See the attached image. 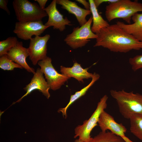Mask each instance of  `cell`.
<instances>
[{
    "instance_id": "obj_1",
    "label": "cell",
    "mask_w": 142,
    "mask_h": 142,
    "mask_svg": "<svg viewBox=\"0 0 142 142\" xmlns=\"http://www.w3.org/2000/svg\"><path fill=\"white\" fill-rule=\"evenodd\" d=\"M96 34L94 47L101 46L111 52L123 53L142 49V42L127 33L116 23L102 29Z\"/></svg>"
},
{
    "instance_id": "obj_2",
    "label": "cell",
    "mask_w": 142,
    "mask_h": 142,
    "mask_svg": "<svg viewBox=\"0 0 142 142\" xmlns=\"http://www.w3.org/2000/svg\"><path fill=\"white\" fill-rule=\"evenodd\" d=\"M110 93L116 100L119 112L125 118L129 119L135 113L142 114V95L124 90H111Z\"/></svg>"
},
{
    "instance_id": "obj_3",
    "label": "cell",
    "mask_w": 142,
    "mask_h": 142,
    "mask_svg": "<svg viewBox=\"0 0 142 142\" xmlns=\"http://www.w3.org/2000/svg\"><path fill=\"white\" fill-rule=\"evenodd\" d=\"M140 12H142V3L138 1L118 0L106 6L105 14L109 22L115 19L121 18L130 24L132 17Z\"/></svg>"
},
{
    "instance_id": "obj_4",
    "label": "cell",
    "mask_w": 142,
    "mask_h": 142,
    "mask_svg": "<svg viewBox=\"0 0 142 142\" xmlns=\"http://www.w3.org/2000/svg\"><path fill=\"white\" fill-rule=\"evenodd\" d=\"M16 18L18 22L38 21L48 15L36 3L28 0H14L12 3Z\"/></svg>"
},
{
    "instance_id": "obj_5",
    "label": "cell",
    "mask_w": 142,
    "mask_h": 142,
    "mask_svg": "<svg viewBox=\"0 0 142 142\" xmlns=\"http://www.w3.org/2000/svg\"><path fill=\"white\" fill-rule=\"evenodd\" d=\"M108 96L104 95L98 102L97 108L90 117L85 120L81 125L77 126L75 129L74 138L78 139L85 142H89L92 137L90 133L93 128L97 125V123L101 113L107 106Z\"/></svg>"
},
{
    "instance_id": "obj_6",
    "label": "cell",
    "mask_w": 142,
    "mask_h": 142,
    "mask_svg": "<svg viewBox=\"0 0 142 142\" xmlns=\"http://www.w3.org/2000/svg\"><path fill=\"white\" fill-rule=\"evenodd\" d=\"M92 21L91 16L84 24L80 27H74L72 33L67 35L64 41L72 48L76 49L84 46L90 39H96L97 35L93 33L91 29Z\"/></svg>"
},
{
    "instance_id": "obj_7",
    "label": "cell",
    "mask_w": 142,
    "mask_h": 142,
    "mask_svg": "<svg viewBox=\"0 0 142 142\" xmlns=\"http://www.w3.org/2000/svg\"><path fill=\"white\" fill-rule=\"evenodd\" d=\"M38 64L45 75L48 84L50 88L53 90L60 88L70 78L65 75L59 73L55 70L52 64V59L50 57H47L45 59L39 61Z\"/></svg>"
},
{
    "instance_id": "obj_8",
    "label": "cell",
    "mask_w": 142,
    "mask_h": 142,
    "mask_svg": "<svg viewBox=\"0 0 142 142\" xmlns=\"http://www.w3.org/2000/svg\"><path fill=\"white\" fill-rule=\"evenodd\" d=\"M48 28L42 20L16 23L13 32L17 37L25 40H30L33 36H40Z\"/></svg>"
},
{
    "instance_id": "obj_9",
    "label": "cell",
    "mask_w": 142,
    "mask_h": 142,
    "mask_svg": "<svg viewBox=\"0 0 142 142\" xmlns=\"http://www.w3.org/2000/svg\"><path fill=\"white\" fill-rule=\"evenodd\" d=\"M50 37L49 34H47L42 37L35 36L30 40L28 49L29 58L33 65H36L39 61L48 57L47 55V43Z\"/></svg>"
},
{
    "instance_id": "obj_10",
    "label": "cell",
    "mask_w": 142,
    "mask_h": 142,
    "mask_svg": "<svg viewBox=\"0 0 142 142\" xmlns=\"http://www.w3.org/2000/svg\"><path fill=\"white\" fill-rule=\"evenodd\" d=\"M98 123L102 131L109 130L120 136L126 142H133L125 135L127 131L126 127L122 124L117 123L112 116L104 110L101 114Z\"/></svg>"
},
{
    "instance_id": "obj_11",
    "label": "cell",
    "mask_w": 142,
    "mask_h": 142,
    "mask_svg": "<svg viewBox=\"0 0 142 142\" xmlns=\"http://www.w3.org/2000/svg\"><path fill=\"white\" fill-rule=\"evenodd\" d=\"M56 0H53L43 10L48 16L47 22L44 24L48 27L52 26L54 29L61 32L65 29L66 25H71V22L66 17L64 18L57 8Z\"/></svg>"
},
{
    "instance_id": "obj_12",
    "label": "cell",
    "mask_w": 142,
    "mask_h": 142,
    "mask_svg": "<svg viewBox=\"0 0 142 142\" xmlns=\"http://www.w3.org/2000/svg\"><path fill=\"white\" fill-rule=\"evenodd\" d=\"M43 74V73L40 68H38L34 74L30 82L23 88L26 92V93L17 101L13 103V104L20 102L23 98L35 90H38L42 92L47 99H49L50 97L49 92L50 88L47 82L45 80Z\"/></svg>"
},
{
    "instance_id": "obj_13",
    "label": "cell",
    "mask_w": 142,
    "mask_h": 142,
    "mask_svg": "<svg viewBox=\"0 0 142 142\" xmlns=\"http://www.w3.org/2000/svg\"><path fill=\"white\" fill-rule=\"evenodd\" d=\"M7 55L11 60L21 66L28 72L36 73L34 69L30 67L26 61L27 58L29 54L28 48L23 46L22 42L18 41L16 45L7 53Z\"/></svg>"
},
{
    "instance_id": "obj_14",
    "label": "cell",
    "mask_w": 142,
    "mask_h": 142,
    "mask_svg": "<svg viewBox=\"0 0 142 142\" xmlns=\"http://www.w3.org/2000/svg\"><path fill=\"white\" fill-rule=\"evenodd\" d=\"M57 4L67 11L69 13L74 14L81 26L87 22V16L91 13L90 10L84 9L79 6L75 2L69 0H56Z\"/></svg>"
},
{
    "instance_id": "obj_15",
    "label": "cell",
    "mask_w": 142,
    "mask_h": 142,
    "mask_svg": "<svg viewBox=\"0 0 142 142\" xmlns=\"http://www.w3.org/2000/svg\"><path fill=\"white\" fill-rule=\"evenodd\" d=\"M133 23L126 24L117 21L116 23L127 33L138 40L142 42V13H136L132 17Z\"/></svg>"
},
{
    "instance_id": "obj_16",
    "label": "cell",
    "mask_w": 142,
    "mask_h": 142,
    "mask_svg": "<svg viewBox=\"0 0 142 142\" xmlns=\"http://www.w3.org/2000/svg\"><path fill=\"white\" fill-rule=\"evenodd\" d=\"M88 68H83L80 64L75 62L71 67H66L61 66L60 72L62 74L69 78L73 77L79 82H83L84 79L92 78L94 75V74L88 72Z\"/></svg>"
},
{
    "instance_id": "obj_17",
    "label": "cell",
    "mask_w": 142,
    "mask_h": 142,
    "mask_svg": "<svg viewBox=\"0 0 142 142\" xmlns=\"http://www.w3.org/2000/svg\"><path fill=\"white\" fill-rule=\"evenodd\" d=\"M89 2L90 4V10L92 14L93 22L91 29L93 33L97 34L101 29L108 27L110 24L99 13L94 0H89Z\"/></svg>"
},
{
    "instance_id": "obj_18",
    "label": "cell",
    "mask_w": 142,
    "mask_h": 142,
    "mask_svg": "<svg viewBox=\"0 0 142 142\" xmlns=\"http://www.w3.org/2000/svg\"><path fill=\"white\" fill-rule=\"evenodd\" d=\"M100 76L98 74L94 73V75L92 78L90 82L87 86L85 87L79 91L76 92L75 93L70 96L69 101L67 105L64 108H61L58 110V112L62 113L63 117L65 118L67 117V111L69 106L74 102L84 95L88 89L94 83L98 80Z\"/></svg>"
},
{
    "instance_id": "obj_19",
    "label": "cell",
    "mask_w": 142,
    "mask_h": 142,
    "mask_svg": "<svg viewBox=\"0 0 142 142\" xmlns=\"http://www.w3.org/2000/svg\"><path fill=\"white\" fill-rule=\"evenodd\" d=\"M129 119L131 132L142 141V114H134Z\"/></svg>"
},
{
    "instance_id": "obj_20",
    "label": "cell",
    "mask_w": 142,
    "mask_h": 142,
    "mask_svg": "<svg viewBox=\"0 0 142 142\" xmlns=\"http://www.w3.org/2000/svg\"><path fill=\"white\" fill-rule=\"evenodd\" d=\"M89 142H126L120 136L111 132L101 131Z\"/></svg>"
},
{
    "instance_id": "obj_21",
    "label": "cell",
    "mask_w": 142,
    "mask_h": 142,
    "mask_svg": "<svg viewBox=\"0 0 142 142\" xmlns=\"http://www.w3.org/2000/svg\"><path fill=\"white\" fill-rule=\"evenodd\" d=\"M18 40L14 37H8L0 42V56L7 55L8 52L16 45Z\"/></svg>"
},
{
    "instance_id": "obj_22",
    "label": "cell",
    "mask_w": 142,
    "mask_h": 142,
    "mask_svg": "<svg viewBox=\"0 0 142 142\" xmlns=\"http://www.w3.org/2000/svg\"><path fill=\"white\" fill-rule=\"evenodd\" d=\"M0 68L4 70L12 71L15 68L23 69L21 66L10 60L7 55L0 57Z\"/></svg>"
},
{
    "instance_id": "obj_23",
    "label": "cell",
    "mask_w": 142,
    "mask_h": 142,
    "mask_svg": "<svg viewBox=\"0 0 142 142\" xmlns=\"http://www.w3.org/2000/svg\"><path fill=\"white\" fill-rule=\"evenodd\" d=\"M129 63L134 71L142 69V54L136 55L129 59Z\"/></svg>"
},
{
    "instance_id": "obj_24",
    "label": "cell",
    "mask_w": 142,
    "mask_h": 142,
    "mask_svg": "<svg viewBox=\"0 0 142 142\" xmlns=\"http://www.w3.org/2000/svg\"><path fill=\"white\" fill-rule=\"evenodd\" d=\"M8 0H0V8L4 10L9 15H10V12L7 6Z\"/></svg>"
},
{
    "instance_id": "obj_25",
    "label": "cell",
    "mask_w": 142,
    "mask_h": 142,
    "mask_svg": "<svg viewBox=\"0 0 142 142\" xmlns=\"http://www.w3.org/2000/svg\"><path fill=\"white\" fill-rule=\"evenodd\" d=\"M118 0H94V2L95 6L98 8L100 4L104 2H108L109 3H113L117 1Z\"/></svg>"
},
{
    "instance_id": "obj_26",
    "label": "cell",
    "mask_w": 142,
    "mask_h": 142,
    "mask_svg": "<svg viewBox=\"0 0 142 142\" xmlns=\"http://www.w3.org/2000/svg\"><path fill=\"white\" fill-rule=\"evenodd\" d=\"M79 3L82 4L84 7L86 9L90 10V4L89 2L85 0H76Z\"/></svg>"
},
{
    "instance_id": "obj_27",
    "label": "cell",
    "mask_w": 142,
    "mask_h": 142,
    "mask_svg": "<svg viewBox=\"0 0 142 142\" xmlns=\"http://www.w3.org/2000/svg\"><path fill=\"white\" fill-rule=\"evenodd\" d=\"M38 2L41 9L43 10L45 8L46 4L48 1L47 0H35Z\"/></svg>"
},
{
    "instance_id": "obj_28",
    "label": "cell",
    "mask_w": 142,
    "mask_h": 142,
    "mask_svg": "<svg viewBox=\"0 0 142 142\" xmlns=\"http://www.w3.org/2000/svg\"><path fill=\"white\" fill-rule=\"evenodd\" d=\"M74 142H85L84 141L79 139H76L75 140Z\"/></svg>"
}]
</instances>
